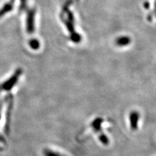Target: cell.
<instances>
[{
  "label": "cell",
  "mask_w": 156,
  "mask_h": 156,
  "mask_svg": "<svg viewBox=\"0 0 156 156\" xmlns=\"http://www.w3.org/2000/svg\"><path fill=\"white\" fill-rule=\"evenodd\" d=\"M139 119V113L136 111L131 112L129 115L130 127L132 130H136L138 127V122Z\"/></svg>",
  "instance_id": "obj_3"
},
{
  "label": "cell",
  "mask_w": 156,
  "mask_h": 156,
  "mask_svg": "<svg viewBox=\"0 0 156 156\" xmlns=\"http://www.w3.org/2000/svg\"><path fill=\"white\" fill-rule=\"evenodd\" d=\"M29 46H30L33 50H38V49L40 48V42H39L37 39L35 38L31 39V40L29 41Z\"/></svg>",
  "instance_id": "obj_7"
},
{
  "label": "cell",
  "mask_w": 156,
  "mask_h": 156,
  "mask_svg": "<svg viewBox=\"0 0 156 156\" xmlns=\"http://www.w3.org/2000/svg\"><path fill=\"white\" fill-rule=\"evenodd\" d=\"M99 139L100 140V142L105 145H107L109 143V140L108 137H107V136L105 134L102 133H100V135H99Z\"/></svg>",
  "instance_id": "obj_8"
},
{
  "label": "cell",
  "mask_w": 156,
  "mask_h": 156,
  "mask_svg": "<svg viewBox=\"0 0 156 156\" xmlns=\"http://www.w3.org/2000/svg\"><path fill=\"white\" fill-rule=\"evenodd\" d=\"M27 0H20V10H24L26 7Z\"/></svg>",
  "instance_id": "obj_10"
},
{
  "label": "cell",
  "mask_w": 156,
  "mask_h": 156,
  "mask_svg": "<svg viewBox=\"0 0 156 156\" xmlns=\"http://www.w3.org/2000/svg\"><path fill=\"white\" fill-rule=\"evenodd\" d=\"M0 117H1V115H0Z\"/></svg>",
  "instance_id": "obj_13"
},
{
  "label": "cell",
  "mask_w": 156,
  "mask_h": 156,
  "mask_svg": "<svg viewBox=\"0 0 156 156\" xmlns=\"http://www.w3.org/2000/svg\"><path fill=\"white\" fill-rule=\"evenodd\" d=\"M35 11L34 9L30 10L27 13L26 28L27 33L29 34H32L35 30Z\"/></svg>",
  "instance_id": "obj_2"
},
{
  "label": "cell",
  "mask_w": 156,
  "mask_h": 156,
  "mask_svg": "<svg viewBox=\"0 0 156 156\" xmlns=\"http://www.w3.org/2000/svg\"><path fill=\"white\" fill-rule=\"evenodd\" d=\"M14 2V0H11L10 2L5 4L4 6L0 10V18L3 16L5 14L8 13L9 12L11 11V10L13 8V3Z\"/></svg>",
  "instance_id": "obj_4"
},
{
  "label": "cell",
  "mask_w": 156,
  "mask_h": 156,
  "mask_svg": "<svg viewBox=\"0 0 156 156\" xmlns=\"http://www.w3.org/2000/svg\"><path fill=\"white\" fill-rule=\"evenodd\" d=\"M155 17H156V1L155 3Z\"/></svg>",
  "instance_id": "obj_12"
},
{
  "label": "cell",
  "mask_w": 156,
  "mask_h": 156,
  "mask_svg": "<svg viewBox=\"0 0 156 156\" xmlns=\"http://www.w3.org/2000/svg\"><path fill=\"white\" fill-rule=\"evenodd\" d=\"M44 154L45 156H58V154L54 153L53 152H51V150H45L44 152Z\"/></svg>",
  "instance_id": "obj_9"
},
{
  "label": "cell",
  "mask_w": 156,
  "mask_h": 156,
  "mask_svg": "<svg viewBox=\"0 0 156 156\" xmlns=\"http://www.w3.org/2000/svg\"><path fill=\"white\" fill-rule=\"evenodd\" d=\"M130 41L131 40L128 37H121L116 39V44L119 46H124L128 45L130 43Z\"/></svg>",
  "instance_id": "obj_6"
},
{
  "label": "cell",
  "mask_w": 156,
  "mask_h": 156,
  "mask_svg": "<svg viewBox=\"0 0 156 156\" xmlns=\"http://www.w3.org/2000/svg\"><path fill=\"white\" fill-rule=\"evenodd\" d=\"M22 70L21 69H18L15 73L12 75L11 77H10L9 80L5 81L3 84L0 85V90H5L8 91L12 89V88L17 83L19 77L22 74Z\"/></svg>",
  "instance_id": "obj_1"
},
{
  "label": "cell",
  "mask_w": 156,
  "mask_h": 156,
  "mask_svg": "<svg viewBox=\"0 0 156 156\" xmlns=\"http://www.w3.org/2000/svg\"><path fill=\"white\" fill-rule=\"evenodd\" d=\"M144 6L145 8L148 9V8L149 7V3H148V2H146V3L144 4Z\"/></svg>",
  "instance_id": "obj_11"
},
{
  "label": "cell",
  "mask_w": 156,
  "mask_h": 156,
  "mask_svg": "<svg viewBox=\"0 0 156 156\" xmlns=\"http://www.w3.org/2000/svg\"><path fill=\"white\" fill-rule=\"evenodd\" d=\"M102 122H103V119L101 118H97L92 122L91 126L96 132H100L101 133V126Z\"/></svg>",
  "instance_id": "obj_5"
}]
</instances>
